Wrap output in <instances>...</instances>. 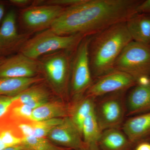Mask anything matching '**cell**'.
Listing matches in <instances>:
<instances>
[{"instance_id":"cell-1","label":"cell","mask_w":150,"mask_h":150,"mask_svg":"<svg viewBox=\"0 0 150 150\" xmlns=\"http://www.w3.org/2000/svg\"><path fill=\"white\" fill-rule=\"evenodd\" d=\"M140 0H84L65 9L51 28L62 35L92 36L137 13Z\"/></svg>"},{"instance_id":"cell-2","label":"cell","mask_w":150,"mask_h":150,"mask_svg":"<svg viewBox=\"0 0 150 150\" xmlns=\"http://www.w3.org/2000/svg\"><path fill=\"white\" fill-rule=\"evenodd\" d=\"M132 41L126 22L114 25L90 36L89 61L93 80L113 69L121 52Z\"/></svg>"},{"instance_id":"cell-3","label":"cell","mask_w":150,"mask_h":150,"mask_svg":"<svg viewBox=\"0 0 150 150\" xmlns=\"http://www.w3.org/2000/svg\"><path fill=\"white\" fill-rule=\"evenodd\" d=\"M85 37L81 34L60 35L50 28L29 38L19 52L30 59L38 60L42 56L57 51L74 52Z\"/></svg>"},{"instance_id":"cell-4","label":"cell","mask_w":150,"mask_h":150,"mask_svg":"<svg viewBox=\"0 0 150 150\" xmlns=\"http://www.w3.org/2000/svg\"><path fill=\"white\" fill-rule=\"evenodd\" d=\"M127 91L115 92L96 98L94 113L102 131L121 129L126 116Z\"/></svg>"},{"instance_id":"cell-5","label":"cell","mask_w":150,"mask_h":150,"mask_svg":"<svg viewBox=\"0 0 150 150\" xmlns=\"http://www.w3.org/2000/svg\"><path fill=\"white\" fill-rule=\"evenodd\" d=\"M74 51H57L38 60L40 71L45 73L50 83L60 93L67 94L70 90L72 59Z\"/></svg>"},{"instance_id":"cell-6","label":"cell","mask_w":150,"mask_h":150,"mask_svg":"<svg viewBox=\"0 0 150 150\" xmlns=\"http://www.w3.org/2000/svg\"><path fill=\"white\" fill-rule=\"evenodd\" d=\"M113 69L135 78L150 77V46L131 41L125 47L114 64Z\"/></svg>"},{"instance_id":"cell-7","label":"cell","mask_w":150,"mask_h":150,"mask_svg":"<svg viewBox=\"0 0 150 150\" xmlns=\"http://www.w3.org/2000/svg\"><path fill=\"white\" fill-rule=\"evenodd\" d=\"M89 38L87 36L83 39L73 55L70 93L75 98V101L85 95L93 81L89 61Z\"/></svg>"},{"instance_id":"cell-8","label":"cell","mask_w":150,"mask_h":150,"mask_svg":"<svg viewBox=\"0 0 150 150\" xmlns=\"http://www.w3.org/2000/svg\"><path fill=\"white\" fill-rule=\"evenodd\" d=\"M66 8L50 5H31L21 11V20L29 32H40L51 28Z\"/></svg>"},{"instance_id":"cell-9","label":"cell","mask_w":150,"mask_h":150,"mask_svg":"<svg viewBox=\"0 0 150 150\" xmlns=\"http://www.w3.org/2000/svg\"><path fill=\"white\" fill-rule=\"evenodd\" d=\"M137 83V80L130 75L113 69L94 79L85 95L96 98L115 92L128 91Z\"/></svg>"},{"instance_id":"cell-10","label":"cell","mask_w":150,"mask_h":150,"mask_svg":"<svg viewBox=\"0 0 150 150\" xmlns=\"http://www.w3.org/2000/svg\"><path fill=\"white\" fill-rule=\"evenodd\" d=\"M30 34H20L16 27V15L11 10L4 18L0 26V54H6L20 51Z\"/></svg>"},{"instance_id":"cell-11","label":"cell","mask_w":150,"mask_h":150,"mask_svg":"<svg viewBox=\"0 0 150 150\" xmlns=\"http://www.w3.org/2000/svg\"><path fill=\"white\" fill-rule=\"evenodd\" d=\"M40 71L38 60L30 59L20 52L4 58L0 63V78L34 77Z\"/></svg>"},{"instance_id":"cell-12","label":"cell","mask_w":150,"mask_h":150,"mask_svg":"<svg viewBox=\"0 0 150 150\" xmlns=\"http://www.w3.org/2000/svg\"><path fill=\"white\" fill-rule=\"evenodd\" d=\"M47 137L57 144L73 150H83L87 147L79 131L69 117L64 118Z\"/></svg>"},{"instance_id":"cell-13","label":"cell","mask_w":150,"mask_h":150,"mask_svg":"<svg viewBox=\"0 0 150 150\" xmlns=\"http://www.w3.org/2000/svg\"><path fill=\"white\" fill-rule=\"evenodd\" d=\"M126 95V116L150 111V77L141 79Z\"/></svg>"},{"instance_id":"cell-14","label":"cell","mask_w":150,"mask_h":150,"mask_svg":"<svg viewBox=\"0 0 150 150\" xmlns=\"http://www.w3.org/2000/svg\"><path fill=\"white\" fill-rule=\"evenodd\" d=\"M121 129L135 147L141 142H150V111L131 116Z\"/></svg>"},{"instance_id":"cell-15","label":"cell","mask_w":150,"mask_h":150,"mask_svg":"<svg viewBox=\"0 0 150 150\" xmlns=\"http://www.w3.org/2000/svg\"><path fill=\"white\" fill-rule=\"evenodd\" d=\"M126 23L133 41L150 46V14L135 13Z\"/></svg>"},{"instance_id":"cell-16","label":"cell","mask_w":150,"mask_h":150,"mask_svg":"<svg viewBox=\"0 0 150 150\" xmlns=\"http://www.w3.org/2000/svg\"><path fill=\"white\" fill-rule=\"evenodd\" d=\"M100 150H134L135 146L122 129L103 131L98 142Z\"/></svg>"},{"instance_id":"cell-17","label":"cell","mask_w":150,"mask_h":150,"mask_svg":"<svg viewBox=\"0 0 150 150\" xmlns=\"http://www.w3.org/2000/svg\"><path fill=\"white\" fill-rule=\"evenodd\" d=\"M70 108L60 102H47L33 110L28 120L34 122L69 117Z\"/></svg>"},{"instance_id":"cell-18","label":"cell","mask_w":150,"mask_h":150,"mask_svg":"<svg viewBox=\"0 0 150 150\" xmlns=\"http://www.w3.org/2000/svg\"><path fill=\"white\" fill-rule=\"evenodd\" d=\"M43 80L38 76L31 78H0V96H14Z\"/></svg>"},{"instance_id":"cell-19","label":"cell","mask_w":150,"mask_h":150,"mask_svg":"<svg viewBox=\"0 0 150 150\" xmlns=\"http://www.w3.org/2000/svg\"><path fill=\"white\" fill-rule=\"evenodd\" d=\"M95 99L91 96L85 95L75 101L76 103L73 107L70 108L69 117L77 128L81 136L83 124L85 119L94 111Z\"/></svg>"},{"instance_id":"cell-20","label":"cell","mask_w":150,"mask_h":150,"mask_svg":"<svg viewBox=\"0 0 150 150\" xmlns=\"http://www.w3.org/2000/svg\"><path fill=\"white\" fill-rule=\"evenodd\" d=\"M64 118H56L46 121H32V123H21L18 127L23 137L44 138L48 136L52 129L60 124Z\"/></svg>"},{"instance_id":"cell-21","label":"cell","mask_w":150,"mask_h":150,"mask_svg":"<svg viewBox=\"0 0 150 150\" xmlns=\"http://www.w3.org/2000/svg\"><path fill=\"white\" fill-rule=\"evenodd\" d=\"M16 102L27 105L33 109L48 102L49 94L46 89L40 86H31L17 95Z\"/></svg>"},{"instance_id":"cell-22","label":"cell","mask_w":150,"mask_h":150,"mask_svg":"<svg viewBox=\"0 0 150 150\" xmlns=\"http://www.w3.org/2000/svg\"><path fill=\"white\" fill-rule=\"evenodd\" d=\"M102 132L93 111L86 118L83 124L82 137L84 142L87 146L98 144Z\"/></svg>"},{"instance_id":"cell-23","label":"cell","mask_w":150,"mask_h":150,"mask_svg":"<svg viewBox=\"0 0 150 150\" xmlns=\"http://www.w3.org/2000/svg\"><path fill=\"white\" fill-rule=\"evenodd\" d=\"M20 147L23 150H73L56 146L45 138L23 137Z\"/></svg>"},{"instance_id":"cell-24","label":"cell","mask_w":150,"mask_h":150,"mask_svg":"<svg viewBox=\"0 0 150 150\" xmlns=\"http://www.w3.org/2000/svg\"><path fill=\"white\" fill-rule=\"evenodd\" d=\"M0 139L7 148L19 146L22 141V138L15 136L10 130L2 131L0 134Z\"/></svg>"},{"instance_id":"cell-25","label":"cell","mask_w":150,"mask_h":150,"mask_svg":"<svg viewBox=\"0 0 150 150\" xmlns=\"http://www.w3.org/2000/svg\"><path fill=\"white\" fill-rule=\"evenodd\" d=\"M33 110L29 105L20 103L13 108L11 115L15 118L28 120Z\"/></svg>"},{"instance_id":"cell-26","label":"cell","mask_w":150,"mask_h":150,"mask_svg":"<svg viewBox=\"0 0 150 150\" xmlns=\"http://www.w3.org/2000/svg\"><path fill=\"white\" fill-rule=\"evenodd\" d=\"M17 99V95L14 96H0V117L5 114L11 105L16 102Z\"/></svg>"},{"instance_id":"cell-27","label":"cell","mask_w":150,"mask_h":150,"mask_svg":"<svg viewBox=\"0 0 150 150\" xmlns=\"http://www.w3.org/2000/svg\"><path fill=\"white\" fill-rule=\"evenodd\" d=\"M137 13L150 14V0L142 1L137 7Z\"/></svg>"},{"instance_id":"cell-28","label":"cell","mask_w":150,"mask_h":150,"mask_svg":"<svg viewBox=\"0 0 150 150\" xmlns=\"http://www.w3.org/2000/svg\"><path fill=\"white\" fill-rule=\"evenodd\" d=\"M33 1L30 0H10L9 3L13 6L19 7H26L32 5ZM29 7V6H28Z\"/></svg>"},{"instance_id":"cell-29","label":"cell","mask_w":150,"mask_h":150,"mask_svg":"<svg viewBox=\"0 0 150 150\" xmlns=\"http://www.w3.org/2000/svg\"><path fill=\"white\" fill-rule=\"evenodd\" d=\"M134 150H150V142H141L135 146Z\"/></svg>"},{"instance_id":"cell-30","label":"cell","mask_w":150,"mask_h":150,"mask_svg":"<svg viewBox=\"0 0 150 150\" xmlns=\"http://www.w3.org/2000/svg\"><path fill=\"white\" fill-rule=\"evenodd\" d=\"M5 13V5L3 2H0V23L4 19Z\"/></svg>"},{"instance_id":"cell-31","label":"cell","mask_w":150,"mask_h":150,"mask_svg":"<svg viewBox=\"0 0 150 150\" xmlns=\"http://www.w3.org/2000/svg\"><path fill=\"white\" fill-rule=\"evenodd\" d=\"M81 150H100L98 144L88 145L85 149Z\"/></svg>"},{"instance_id":"cell-32","label":"cell","mask_w":150,"mask_h":150,"mask_svg":"<svg viewBox=\"0 0 150 150\" xmlns=\"http://www.w3.org/2000/svg\"><path fill=\"white\" fill-rule=\"evenodd\" d=\"M4 150H23L19 146H15L10 147L6 148Z\"/></svg>"},{"instance_id":"cell-33","label":"cell","mask_w":150,"mask_h":150,"mask_svg":"<svg viewBox=\"0 0 150 150\" xmlns=\"http://www.w3.org/2000/svg\"><path fill=\"white\" fill-rule=\"evenodd\" d=\"M6 148L5 145L3 144L1 141V139H0V150H4Z\"/></svg>"},{"instance_id":"cell-34","label":"cell","mask_w":150,"mask_h":150,"mask_svg":"<svg viewBox=\"0 0 150 150\" xmlns=\"http://www.w3.org/2000/svg\"><path fill=\"white\" fill-rule=\"evenodd\" d=\"M4 59V57H2V56H0V63H1V62L2 61V60Z\"/></svg>"}]
</instances>
